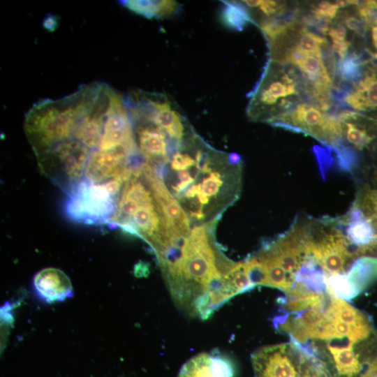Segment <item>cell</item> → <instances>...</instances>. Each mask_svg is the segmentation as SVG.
<instances>
[{"instance_id":"6da1fadb","label":"cell","mask_w":377,"mask_h":377,"mask_svg":"<svg viewBox=\"0 0 377 377\" xmlns=\"http://www.w3.org/2000/svg\"><path fill=\"white\" fill-rule=\"evenodd\" d=\"M306 80L296 66L270 59L251 94L247 107L250 119L269 123L303 101L310 102L304 91Z\"/></svg>"},{"instance_id":"7a4b0ae2","label":"cell","mask_w":377,"mask_h":377,"mask_svg":"<svg viewBox=\"0 0 377 377\" xmlns=\"http://www.w3.org/2000/svg\"><path fill=\"white\" fill-rule=\"evenodd\" d=\"M306 258H311L325 276L344 274L362 256L361 247L351 244L337 218L306 217Z\"/></svg>"},{"instance_id":"3957f363","label":"cell","mask_w":377,"mask_h":377,"mask_svg":"<svg viewBox=\"0 0 377 377\" xmlns=\"http://www.w3.org/2000/svg\"><path fill=\"white\" fill-rule=\"evenodd\" d=\"M126 180L117 178L96 184L83 179L68 194L66 215L71 221L85 224L109 223Z\"/></svg>"},{"instance_id":"277c9868","label":"cell","mask_w":377,"mask_h":377,"mask_svg":"<svg viewBox=\"0 0 377 377\" xmlns=\"http://www.w3.org/2000/svg\"><path fill=\"white\" fill-rule=\"evenodd\" d=\"M269 124L311 135L331 147L343 140L341 124L337 116L327 114L317 105L306 103L298 104L295 109L274 118Z\"/></svg>"},{"instance_id":"5b68a950","label":"cell","mask_w":377,"mask_h":377,"mask_svg":"<svg viewBox=\"0 0 377 377\" xmlns=\"http://www.w3.org/2000/svg\"><path fill=\"white\" fill-rule=\"evenodd\" d=\"M304 353L294 341L260 348L251 355L255 377H300Z\"/></svg>"},{"instance_id":"8992f818","label":"cell","mask_w":377,"mask_h":377,"mask_svg":"<svg viewBox=\"0 0 377 377\" xmlns=\"http://www.w3.org/2000/svg\"><path fill=\"white\" fill-rule=\"evenodd\" d=\"M230 362L221 356L201 353L189 359L177 377H232Z\"/></svg>"},{"instance_id":"52a82bcc","label":"cell","mask_w":377,"mask_h":377,"mask_svg":"<svg viewBox=\"0 0 377 377\" xmlns=\"http://www.w3.org/2000/svg\"><path fill=\"white\" fill-rule=\"evenodd\" d=\"M346 274L348 283L359 295L377 279V258L367 256L358 258Z\"/></svg>"},{"instance_id":"ba28073f","label":"cell","mask_w":377,"mask_h":377,"mask_svg":"<svg viewBox=\"0 0 377 377\" xmlns=\"http://www.w3.org/2000/svg\"><path fill=\"white\" fill-rule=\"evenodd\" d=\"M124 6L147 18H165L176 14L181 8L175 1H126Z\"/></svg>"},{"instance_id":"9c48e42d","label":"cell","mask_w":377,"mask_h":377,"mask_svg":"<svg viewBox=\"0 0 377 377\" xmlns=\"http://www.w3.org/2000/svg\"><path fill=\"white\" fill-rule=\"evenodd\" d=\"M34 283L44 296L52 299L58 297L59 295H63L57 288L65 293L67 291L65 288L69 290L71 288L69 280L65 274L54 268H47L38 272Z\"/></svg>"},{"instance_id":"30bf717a","label":"cell","mask_w":377,"mask_h":377,"mask_svg":"<svg viewBox=\"0 0 377 377\" xmlns=\"http://www.w3.org/2000/svg\"><path fill=\"white\" fill-rule=\"evenodd\" d=\"M223 2L225 3L221 10V19L226 27L242 31L248 24L254 23L249 10L241 1Z\"/></svg>"},{"instance_id":"8fae6325","label":"cell","mask_w":377,"mask_h":377,"mask_svg":"<svg viewBox=\"0 0 377 377\" xmlns=\"http://www.w3.org/2000/svg\"><path fill=\"white\" fill-rule=\"evenodd\" d=\"M327 292L339 299L349 301L358 294L348 281L346 274L325 276Z\"/></svg>"},{"instance_id":"7c38bea8","label":"cell","mask_w":377,"mask_h":377,"mask_svg":"<svg viewBox=\"0 0 377 377\" xmlns=\"http://www.w3.org/2000/svg\"><path fill=\"white\" fill-rule=\"evenodd\" d=\"M337 154L338 165L341 169L352 172L358 163V156L355 149L346 144L343 140L332 147Z\"/></svg>"},{"instance_id":"4fadbf2b","label":"cell","mask_w":377,"mask_h":377,"mask_svg":"<svg viewBox=\"0 0 377 377\" xmlns=\"http://www.w3.org/2000/svg\"><path fill=\"white\" fill-rule=\"evenodd\" d=\"M302 350L304 360L300 377H334L319 359L304 349Z\"/></svg>"},{"instance_id":"5bb4252c","label":"cell","mask_w":377,"mask_h":377,"mask_svg":"<svg viewBox=\"0 0 377 377\" xmlns=\"http://www.w3.org/2000/svg\"><path fill=\"white\" fill-rule=\"evenodd\" d=\"M313 151L320 165L322 175L324 176L327 169L334 161L332 157V147L327 145L325 147L315 145Z\"/></svg>"},{"instance_id":"9a60e30c","label":"cell","mask_w":377,"mask_h":377,"mask_svg":"<svg viewBox=\"0 0 377 377\" xmlns=\"http://www.w3.org/2000/svg\"><path fill=\"white\" fill-rule=\"evenodd\" d=\"M358 377H377V353L365 362Z\"/></svg>"},{"instance_id":"2e32d148","label":"cell","mask_w":377,"mask_h":377,"mask_svg":"<svg viewBox=\"0 0 377 377\" xmlns=\"http://www.w3.org/2000/svg\"><path fill=\"white\" fill-rule=\"evenodd\" d=\"M332 50L334 52L337 53L339 59H343L348 54V51L351 45L350 41L348 40H332Z\"/></svg>"},{"instance_id":"e0dca14e","label":"cell","mask_w":377,"mask_h":377,"mask_svg":"<svg viewBox=\"0 0 377 377\" xmlns=\"http://www.w3.org/2000/svg\"><path fill=\"white\" fill-rule=\"evenodd\" d=\"M332 40H346V29L344 25L338 23H332L327 34Z\"/></svg>"}]
</instances>
